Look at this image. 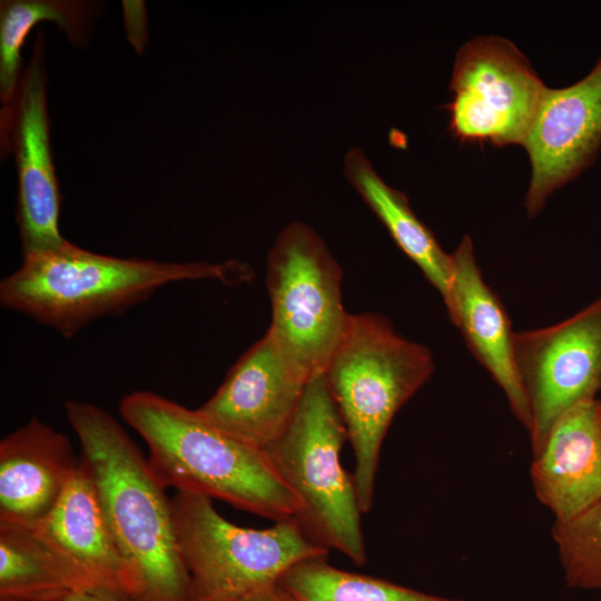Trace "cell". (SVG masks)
Here are the masks:
<instances>
[{
	"label": "cell",
	"mask_w": 601,
	"mask_h": 601,
	"mask_svg": "<svg viewBox=\"0 0 601 601\" xmlns=\"http://www.w3.org/2000/svg\"><path fill=\"white\" fill-rule=\"evenodd\" d=\"M88 473L114 534L131 569V601H191L171 500L132 439L96 404L65 403Z\"/></svg>",
	"instance_id": "1"
},
{
	"label": "cell",
	"mask_w": 601,
	"mask_h": 601,
	"mask_svg": "<svg viewBox=\"0 0 601 601\" xmlns=\"http://www.w3.org/2000/svg\"><path fill=\"white\" fill-rule=\"evenodd\" d=\"M122 420L146 442L160 483L177 492L218 499L275 522L295 518L299 502L266 452L151 391L119 403Z\"/></svg>",
	"instance_id": "2"
},
{
	"label": "cell",
	"mask_w": 601,
	"mask_h": 601,
	"mask_svg": "<svg viewBox=\"0 0 601 601\" xmlns=\"http://www.w3.org/2000/svg\"><path fill=\"white\" fill-rule=\"evenodd\" d=\"M252 277L249 265L238 260L121 258L68 240L55 252L22 258L20 267L0 283V304L71 338L101 317L121 315L162 286L208 278L236 285Z\"/></svg>",
	"instance_id": "3"
},
{
	"label": "cell",
	"mask_w": 601,
	"mask_h": 601,
	"mask_svg": "<svg viewBox=\"0 0 601 601\" xmlns=\"http://www.w3.org/2000/svg\"><path fill=\"white\" fill-rule=\"evenodd\" d=\"M434 367L431 351L397 334L387 318L373 313L349 314L324 374L353 449V476L363 514L373 506L387 430Z\"/></svg>",
	"instance_id": "4"
},
{
	"label": "cell",
	"mask_w": 601,
	"mask_h": 601,
	"mask_svg": "<svg viewBox=\"0 0 601 601\" xmlns=\"http://www.w3.org/2000/svg\"><path fill=\"white\" fill-rule=\"evenodd\" d=\"M347 432L324 372L313 375L284 433L264 451L299 502L294 518L318 545L366 561L353 474L339 459Z\"/></svg>",
	"instance_id": "5"
},
{
	"label": "cell",
	"mask_w": 601,
	"mask_h": 601,
	"mask_svg": "<svg viewBox=\"0 0 601 601\" xmlns=\"http://www.w3.org/2000/svg\"><path fill=\"white\" fill-rule=\"evenodd\" d=\"M171 504L191 601H234L278 583L300 561L328 555L294 518L250 529L226 520L200 494L177 492Z\"/></svg>",
	"instance_id": "6"
},
{
	"label": "cell",
	"mask_w": 601,
	"mask_h": 601,
	"mask_svg": "<svg viewBox=\"0 0 601 601\" xmlns=\"http://www.w3.org/2000/svg\"><path fill=\"white\" fill-rule=\"evenodd\" d=\"M342 275L324 242L303 223L285 227L267 256V332L309 378L326 370L347 325Z\"/></svg>",
	"instance_id": "7"
},
{
	"label": "cell",
	"mask_w": 601,
	"mask_h": 601,
	"mask_svg": "<svg viewBox=\"0 0 601 601\" xmlns=\"http://www.w3.org/2000/svg\"><path fill=\"white\" fill-rule=\"evenodd\" d=\"M446 106L461 141L523 145L546 87L509 40L480 37L456 55Z\"/></svg>",
	"instance_id": "8"
},
{
	"label": "cell",
	"mask_w": 601,
	"mask_h": 601,
	"mask_svg": "<svg viewBox=\"0 0 601 601\" xmlns=\"http://www.w3.org/2000/svg\"><path fill=\"white\" fill-rule=\"evenodd\" d=\"M514 361L534 453L564 412L601 394V295L558 324L515 332Z\"/></svg>",
	"instance_id": "9"
},
{
	"label": "cell",
	"mask_w": 601,
	"mask_h": 601,
	"mask_svg": "<svg viewBox=\"0 0 601 601\" xmlns=\"http://www.w3.org/2000/svg\"><path fill=\"white\" fill-rule=\"evenodd\" d=\"M45 57L39 31L16 96L0 118L1 148L12 151L17 166L22 258L55 252L68 242L59 226L61 195L50 145Z\"/></svg>",
	"instance_id": "10"
},
{
	"label": "cell",
	"mask_w": 601,
	"mask_h": 601,
	"mask_svg": "<svg viewBox=\"0 0 601 601\" xmlns=\"http://www.w3.org/2000/svg\"><path fill=\"white\" fill-rule=\"evenodd\" d=\"M309 380L266 332L197 410L218 427L264 450L289 425Z\"/></svg>",
	"instance_id": "11"
},
{
	"label": "cell",
	"mask_w": 601,
	"mask_h": 601,
	"mask_svg": "<svg viewBox=\"0 0 601 601\" xmlns=\"http://www.w3.org/2000/svg\"><path fill=\"white\" fill-rule=\"evenodd\" d=\"M523 146L532 168L524 204L534 217L554 190L593 161L601 147V58L580 81L546 89Z\"/></svg>",
	"instance_id": "12"
},
{
	"label": "cell",
	"mask_w": 601,
	"mask_h": 601,
	"mask_svg": "<svg viewBox=\"0 0 601 601\" xmlns=\"http://www.w3.org/2000/svg\"><path fill=\"white\" fill-rule=\"evenodd\" d=\"M532 456L534 494L554 521L568 520L601 500V397L564 412Z\"/></svg>",
	"instance_id": "13"
},
{
	"label": "cell",
	"mask_w": 601,
	"mask_h": 601,
	"mask_svg": "<svg viewBox=\"0 0 601 601\" xmlns=\"http://www.w3.org/2000/svg\"><path fill=\"white\" fill-rule=\"evenodd\" d=\"M452 307L447 313L472 355L503 391L516 420L530 428L528 401L514 361V333L497 294L486 284L472 238L464 235L452 253Z\"/></svg>",
	"instance_id": "14"
},
{
	"label": "cell",
	"mask_w": 601,
	"mask_h": 601,
	"mask_svg": "<svg viewBox=\"0 0 601 601\" xmlns=\"http://www.w3.org/2000/svg\"><path fill=\"white\" fill-rule=\"evenodd\" d=\"M70 440L37 417L0 441V523L37 528L77 471Z\"/></svg>",
	"instance_id": "15"
},
{
	"label": "cell",
	"mask_w": 601,
	"mask_h": 601,
	"mask_svg": "<svg viewBox=\"0 0 601 601\" xmlns=\"http://www.w3.org/2000/svg\"><path fill=\"white\" fill-rule=\"evenodd\" d=\"M33 530L90 588L135 597L137 582L110 530L97 491L79 466L51 513Z\"/></svg>",
	"instance_id": "16"
},
{
	"label": "cell",
	"mask_w": 601,
	"mask_h": 601,
	"mask_svg": "<svg viewBox=\"0 0 601 601\" xmlns=\"http://www.w3.org/2000/svg\"><path fill=\"white\" fill-rule=\"evenodd\" d=\"M345 175L388 230L401 250L439 292L449 313L452 307L453 259L434 234L413 213L406 195L388 186L359 148L345 156Z\"/></svg>",
	"instance_id": "17"
},
{
	"label": "cell",
	"mask_w": 601,
	"mask_h": 601,
	"mask_svg": "<svg viewBox=\"0 0 601 601\" xmlns=\"http://www.w3.org/2000/svg\"><path fill=\"white\" fill-rule=\"evenodd\" d=\"M88 587L31 529L0 523V601H62Z\"/></svg>",
	"instance_id": "18"
},
{
	"label": "cell",
	"mask_w": 601,
	"mask_h": 601,
	"mask_svg": "<svg viewBox=\"0 0 601 601\" xmlns=\"http://www.w3.org/2000/svg\"><path fill=\"white\" fill-rule=\"evenodd\" d=\"M98 6L78 0H6L0 6V98L12 102L21 78V49L31 29L52 21L75 46H85L93 31Z\"/></svg>",
	"instance_id": "19"
},
{
	"label": "cell",
	"mask_w": 601,
	"mask_h": 601,
	"mask_svg": "<svg viewBox=\"0 0 601 601\" xmlns=\"http://www.w3.org/2000/svg\"><path fill=\"white\" fill-rule=\"evenodd\" d=\"M279 583L298 601H464L344 571L331 565L327 556L296 563Z\"/></svg>",
	"instance_id": "20"
},
{
	"label": "cell",
	"mask_w": 601,
	"mask_h": 601,
	"mask_svg": "<svg viewBox=\"0 0 601 601\" xmlns=\"http://www.w3.org/2000/svg\"><path fill=\"white\" fill-rule=\"evenodd\" d=\"M551 532L566 585L601 590V500L568 520L554 521Z\"/></svg>",
	"instance_id": "21"
},
{
	"label": "cell",
	"mask_w": 601,
	"mask_h": 601,
	"mask_svg": "<svg viewBox=\"0 0 601 601\" xmlns=\"http://www.w3.org/2000/svg\"><path fill=\"white\" fill-rule=\"evenodd\" d=\"M62 601H129L125 595L105 588L73 590Z\"/></svg>",
	"instance_id": "22"
},
{
	"label": "cell",
	"mask_w": 601,
	"mask_h": 601,
	"mask_svg": "<svg viewBox=\"0 0 601 601\" xmlns=\"http://www.w3.org/2000/svg\"><path fill=\"white\" fill-rule=\"evenodd\" d=\"M234 601H298L279 582Z\"/></svg>",
	"instance_id": "23"
}]
</instances>
